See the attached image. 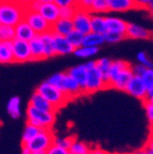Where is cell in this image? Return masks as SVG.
Returning a JSON list of instances; mask_svg holds the SVG:
<instances>
[{"instance_id": "7bdbcfd3", "label": "cell", "mask_w": 153, "mask_h": 154, "mask_svg": "<svg viewBox=\"0 0 153 154\" xmlns=\"http://www.w3.org/2000/svg\"><path fill=\"white\" fill-rule=\"evenodd\" d=\"M145 108H146V113L148 117L150 123L153 122V101H147L145 100Z\"/></svg>"}, {"instance_id": "c3c4849f", "label": "cell", "mask_w": 153, "mask_h": 154, "mask_svg": "<svg viewBox=\"0 0 153 154\" xmlns=\"http://www.w3.org/2000/svg\"><path fill=\"white\" fill-rule=\"evenodd\" d=\"M90 154H109V153L106 152V151H104V150H102V149L96 148V149L90 150Z\"/></svg>"}, {"instance_id": "b9f144b4", "label": "cell", "mask_w": 153, "mask_h": 154, "mask_svg": "<svg viewBox=\"0 0 153 154\" xmlns=\"http://www.w3.org/2000/svg\"><path fill=\"white\" fill-rule=\"evenodd\" d=\"M92 2H93V0H77L75 2V5H76L77 9L85 10V11L89 12Z\"/></svg>"}, {"instance_id": "f1b7e54d", "label": "cell", "mask_w": 153, "mask_h": 154, "mask_svg": "<svg viewBox=\"0 0 153 154\" xmlns=\"http://www.w3.org/2000/svg\"><path fill=\"white\" fill-rule=\"evenodd\" d=\"M20 99L18 96H14L8 103V112L13 119H17L20 117V109H19Z\"/></svg>"}, {"instance_id": "11a10c76", "label": "cell", "mask_w": 153, "mask_h": 154, "mask_svg": "<svg viewBox=\"0 0 153 154\" xmlns=\"http://www.w3.org/2000/svg\"><path fill=\"white\" fill-rule=\"evenodd\" d=\"M85 154H90V151H89V152H87V153H85Z\"/></svg>"}, {"instance_id": "83f0119b", "label": "cell", "mask_w": 153, "mask_h": 154, "mask_svg": "<svg viewBox=\"0 0 153 154\" xmlns=\"http://www.w3.org/2000/svg\"><path fill=\"white\" fill-rule=\"evenodd\" d=\"M98 53V47L95 46H79V47L75 48L73 54H75V56L80 58H88L91 56H94Z\"/></svg>"}, {"instance_id": "9c48e42d", "label": "cell", "mask_w": 153, "mask_h": 154, "mask_svg": "<svg viewBox=\"0 0 153 154\" xmlns=\"http://www.w3.org/2000/svg\"><path fill=\"white\" fill-rule=\"evenodd\" d=\"M109 11L113 12H126L132 10H146L148 8L140 3L138 0H108ZM150 11V10H149Z\"/></svg>"}, {"instance_id": "2e32d148", "label": "cell", "mask_w": 153, "mask_h": 154, "mask_svg": "<svg viewBox=\"0 0 153 154\" xmlns=\"http://www.w3.org/2000/svg\"><path fill=\"white\" fill-rule=\"evenodd\" d=\"M14 29H15V38H19V40H24V41L27 42L30 41L36 34L33 31V29L29 26L28 23L25 19H22L18 24L15 25Z\"/></svg>"}, {"instance_id": "681fc988", "label": "cell", "mask_w": 153, "mask_h": 154, "mask_svg": "<svg viewBox=\"0 0 153 154\" xmlns=\"http://www.w3.org/2000/svg\"><path fill=\"white\" fill-rule=\"evenodd\" d=\"M96 65V61H88V62L85 64V66H86L87 70H89V69H92V67H94Z\"/></svg>"}, {"instance_id": "bcb514c9", "label": "cell", "mask_w": 153, "mask_h": 154, "mask_svg": "<svg viewBox=\"0 0 153 154\" xmlns=\"http://www.w3.org/2000/svg\"><path fill=\"white\" fill-rule=\"evenodd\" d=\"M14 1L16 3H18L20 7L24 8V9H27V8H29L33 3L34 0H14Z\"/></svg>"}, {"instance_id": "5bb4252c", "label": "cell", "mask_w": 153, "mask_h": 154, "mask_svg": "<svg viewBox=\"0 0 153 154\" xmlns=\"http://www.w3.org/2000/svg\"><path fill=\"white\" fill-rule=\"evenodd\" d=\"M133 75L134 74H133V71H132V65H129V66L123 69L117 75V77H116L115 79H114V82H111V85H110V88L124 91L129 82L131 80L132 77H133Z\"/></svg>"}, {"instance_id": "4fadbf2b", "label": "cell", "mask_w": 153, "mask_h": 154, "mask_svg": "<svg viewBox=\"0 0 153 154\" xmlns=\"http://www.w3.org/2000/svg\"><path fill=\"white\" fill-rule=\"evenodd\" d=\"M63 93L67 95V97L70 101H72L75 97L80 96V94H84V91L80 88L78 82L72 76H70L67 72H65L64 76V89H63Z\"/></svg>"}, {"instance_id": "60d3db41", "label": "cell", "mask_w": 153, "mask_h": 154, "mask_svg": "<svg viewBox=\"0 0 153 154\" xmlns=\"http://www.w3.org/2000/svg\"><path fill=\"white\" fill-rule=\"evenodd\" d=\"M137 60L139 61L140 64L145 65V66L149 67V69H152V62L150 61V59H149V57L147 56V54L144 53V51H141V53H139L138 55H137Z\"/></svg>"}, {"instance_id": "d6986e66", "label": "cell", "mask_w": 153, "mask_h": 154, "mask_svg": "<svg viewBox=\"0 0 153 154\" xmlns=\"http://www.w3.org/2000/svg\"><path fill=\"white\" fill-rule=\"evenodd\" d=\"M73 29H74V27H73L72 19L61 18V17H59L55 23L52 24V29H50V30H52L54 33L65 36L69 32L72 31Z\"/></svg>"}, {"instance_id": "680465c9", "label": "cell", "mask_w": 153, "mask_h": 154, "mask_svg": "<svg viewBox=\"0 0 153 154\" xmlns=\"http://www.w3.org/2000/svg\"><path fill=\"white\" fill-rule=\"evenodd\" d=\"M0 45H1V41H0Z\"/></svg>"}, {"instance_id": "6f0895ef", "label": "cell", "mask_w": 153, "mask_h": 154, "mask_svg": "<svg viewBox=\"0 0 153 154\" xmlns=\"http://www.w3.org/2000/svg\"><path fill=\"white\" fill-rule=\"evenodd\" d=\"M2 1H5V0H0V2H2Z\"/></svg>"}, {"instance_id": "484cf974", "label": "cell", "mask_w": 153, "mask_h": 154, "mask_svg": "<svg viewBox=\"0 0 153 154\" xmlns=\"http://www.w3.org/2000/svg\"><path fill=\"white\" fill-rule=\"evenodd\" d=\"M90 27H91V31L92 32H95V33H100V34L105 33L106 32L105 17L91 14Z\"/></svg>"}, {"instance_id": "74e56055", "label": "cell", "mask_w": 153, "mask_h": 154, "mask_svg": "<svg viewBox=\"0 0 153 154\" xmlns=\"http://www.w3.org/2000/svg\"><path fill=\"white\" fill-rule=\"evenodd\" d=\"M103 38L104 41L107 42V43H117L120 42L122 40H125V34H121V33H116V32H110V31H106L105 33H103Z\"/></svg>"}, {"instance_id": "7dc6e473", "label": "cell", "mask_w": 153, "mask_h": 154, "mask_svg": "<svg viewBox=\"0 0 153 154\" xmlns=\"http://www.w3.org/2000/svg\"><path fill=\"white\" fill-rule=\"evenodd\" d=\"M139 2L142 3L144 5H146L149 10H152V5H153V0H138Z\"/></svg>"}, {"instance_id": "1f68e13d", "label": "cell", "mask_w": 153, "mask_h": 154, "mask_svg": "<svg viewBox=\"0 0 153 154\" xmlns=\"http://www.w3.org/2000/svg\"><path fill=\"white\" fill-rule=\"evenodd\" d=\"M67 40L70 42V44L73 46L74 48H77L79 46H81L83 44V38H84V34L81 33V32L77 31L75 29H73L72 31L69 32V33L65 35Z\"/></svg>"}, {"instance_id": "8d00e7d4", "label": "cell", "mask_w": 153, "mask_h": 154, "mask_svg": "<svg viewBox=\"0 0 153 154\" xmlns=\"http://www.w3.org/2000/svg\"><path fill=\"white\" fill-rule=\"evenodd\" d=\"M76 5H64V7H59V17L61 18H69L72 19L76 12Z\"/></svg>"}, {"instance_id": "4316f807", "label": "cell", "mask_w": 153, "mask_h": 154, "mask_svg": "<svg viewBox=\"0 0 153 154\" xmlns=\"http://www.w3.org/2000/svg\"><path fill=\"white\" fill-rule=\"evenodd\" d=\"M110 63H111V60L108 58H102V59L96 61V67L102 74L104 84H105V89L108 88V71H109Z\"/></svg>"}, {"instance_id": "9a60e30c", "label": "cell", "mask_w": 153, "mask_h": 154, "mask_svg": "<svg viewBox=\"0 0 153 154\" xmlns=\"http://www.w3.org/2000/svg\"><path fill=\"white\" fill-rule=\"evenodd\" d=\"M54 48H55L56 56L73 54L75 49L64 35H60L57 33H54Z\"/></svg>"}, {"instance_id": "ffe728a7", "label": "cell", "mask_w": 153, "mask_h": 154, "mask_svg": "<svg viewBox=\"0 0 153 154\" xmlns=\"http://www.w3.org/2000/svg\"><path fill=\"white\" fill-rule=\"evenodd\" d=\"M105 25L106 31L125 34L127 23L123 19L118 18V17H105Z\"/></svg>"}, {"instance_id": "3957f363", "label": "cell", "mask_w": 153, "mask_h": 154, "mask_svg": "<svg viewBox=\"0 0 153 154\" xmlns=\"http://www.w3.org/2000/svg\"><path fill=\"white\" fill-rule=\"evenodd\" d=\"M36 92L40 93L44 99L47 100L50 104H53L58 110L62 106H64L67 102H70V100L67 99V95L63 92L58 90L56 87H54L53 85H50L48 82H42L36 88Z\"/></svg>"}, {"instance_id": "ab89813d", "label": "cell", "mask_w": 153, "mask_h": 154, "mask_svg": "<svg viewBox=\"0 0 153 154\" xmlns=\"http://www.w3.org/2000/svg\"><path fill=\"white\" fill-rule=\"evenodd\" d=\"M67 152H69V150L63 149V148L59 147L57 144L53 143L47 150H46L45 153L46 154H67Z\"/></svg>"}, {"instance_id": "7c38bea8", "label": "cell", "mask_w": 153, "mask_h": 154, "mask_svg": "<svg viewBox=\"0 0 153 154\" xmlns=\"http://www.w3.org/2000/svg\"><path fill=\"white\" fill-rule=\"evenodd\" d=\"M124 91H126L127 93L135 96L137 99L145 100L147 90H146V87H145L144 82L141 80L140 76H138V75H133V77H132L131 80L129 82V84H127Z\"/></svg>"}, {"instance_id": "8fae6325", "label": "cell", "mask_w": 153, "mask_h": 154, "mask_svg": "<svg viewBox=\"0 0 153 154\" xmlns=\"http://www.w3.org/2000/svg\"><path fill=\"white\" fill-rule=\"evenodd\" d=\"M125 38H133V40H151L152 31L136 24L127 23L126 30H125Z\"/></svg>"}, {"instance_id": "603a6c76", "label": "cell", "mask_w": 153, "mask_h": 154, "mask_svg": "<svg viewBox=\"0 0 153 154\" xmlns=\"http://www.w3.org/2000/svg\"><path fill=\"white\" fill-rule=\"evenodd\" d=\"M129 65H131V63L126 62V61L123 60H116L111 61L109 66V71H108V88H110V85L114 82L117 75L121 72L123 69L127 67Z\"/></svg>"}, {"instance_id": "e0dca14e", "label": "cell", "mask_w": 153, "mask_h": 154, "mask_svg": "<svg viewBox=\"0 0 153 154\" xmlns=\"http://www.w3.org/2000/svg\"><path fill=\"white\" fill-rule=\"evenodd\" d=\"M28 43H29V47H30V53H31V60L32 61H38V60L46 59L45 55H44L43 44H42V41H41L40 34H36Z\"/></svg>"}, {"instance_id": "8992f818", "label": "cell", "mask_w": 153, "mask_h": 154, "mask_svg": "<svg viewBox=\"0 0 153 154\" xmlns=\"http://www.w3.org/2000/svg\"><path fill=\"white\" fill-rule=\"evenodd\" d=\"M103 89H105V84H104L102 74L98 70L96 65L94 67H92V69L87 70V79L84 93L92 94Z\"/></svg>"}, {"instance_id": "ac0fdd59", "label": "cell", "mask_w": 153, "mask_h": 154, "mask_svg": "<svg viewBox=\"0 0 153 154\" xmlns=\"http://www.w3.org/2000/svg\"><path fill=\"white\" fill-rule=\"evenodd\" d=\"M29 105L33 106V107H36L38 109H41V110L50 111V112H55V113L58 111V109L56 108L53 104H50L47 100L44 99L43 96L41 95L40 93H38L36 91L32 94Z\"/></svg>"}, {"instance_id": "d4e9b609", "label": "cell", "mask_w": 153, "mask_h": 154, "mask_svg": "<svg viewBox=\"0 0 153 154\" xmlns=\"http://www.w3.org/2000/svg\"><path fill=\"white\" fill-rule=\"evenodd\" d=\"M105 43L103 38V34L95 33V32L90 31L89 33L84 34V38H83V46H95L98 47L100 45Z\"/></svg>"}, {"instance_id": "836d02e7", "label": "cell", "mask_w": 153, "mask_h": 154, "mask_svg": "<svg viewBox=\"0 0 153 154\" xmlns=\"http://www.w3.org/2000/svg\"><path fill=\"white\" fill-rule=\"evenodd\" d=\"M41 130H42V128H36V126L30 124V123H27L26 128H25V131H24V134H23V144H26L27 142L30 141Z\"/></svg>"}, {"instance_id": "7a4b0ae2", "label": "cell", "mask_w": 153, "mask_h": 154, "mask_svg": "<svg viewBox=\"0 0 153 154\" xmlns=\"http://www.w3.org/2000/svg\"><path fill=\"white\" fill-rule=\"evenodd\" d=\"M27 123H30L39 128H52L56 120L55 112L41 110L31 105H29L27 108Z\"/></svg>"}, {"instance_id": "4dcf8cb0", "label": "cell", "mask_w": 153, "mask_h": 154, "mask_svg": "<svg viewBox=\"0 0 153 154\" xmlns=\"http://www.w3.org/2000/svg\"><path fill=\"white\" fill-rule=\"evenodd\" d=\"M109 12V8H108V0H93V2L91 5L90 14L93 13H106Z\"/></svg>"}, {"instance_id": "9f6ffc18", "label": "cell", "mask_w": 153, "mask_h": 154, "mask_svg": "<svg viewBox=\"0 0 153 154\" xmlns=\"http://www.w3.org/2000/svg\"><path fill=\"white\" fill-rule=\"evenodd\" d=\"M123 154H133V153H123Z\"/></svg>"}, {"instance_id": "e575fe53", "label": "cell", "mask_w": 153, "mask_h": 154, "mask_svg": "<svg viewBox=\"0 0 153 154\" xmlns=\"http://www.w3.org/2000/svg\"><path fill=\"white\" fill-rule=\"evenodd\" d=\"M144 82L145 87H146L147 91H152L153 90V70L147 67L144 72L141 73V75H139Z\"/></svg>"}, {"instance_id": "cb8c5ba5", "label": "cell", "mask_w": 153, "mask_h": 154, "mask_svg": "<svg viewBox=\"0 0 153 154\" xmlns=\"http://www.w3.org/2000/svg\"><path fill=\"white\" fill-rule=\"evenodd\" d=\"M14 62L12 51V41H3L0 45V63Z\"/></svg>"}, {"instance_id": "db71d44e", "label": "cell", "mask_w": 153, "mask_h": 154, "mask_svg": "<svg viewBox=\"0 0 153 154\" xmlns=\"http://www.w3.org/2000/svg\"><path fill=\"white\" fill-rule=\"evenodd\" d=\"M67 154H74V153H73V152H71V151H69V152H67Z\"/></svg>"}, {"instance_id": "f35d334b", "label": "cell", "mask_w": 153, "mask_h": 154, "mask_svg": "<svg viewBox=\"0 0 153 154\" xmlns=\"http://www.w3.org/2000/svg\"><path fill=\"white\" fill-rule=\"evenodd\" d=\"M75 140L74 137H65V138H55L54 139V143L59 146V147L63 148V149L69 150L72 142Z\"/></svg>"}, {"instance_id": "ee69618b", "label": "cell", "mask_w": 153, "mask_h": 154, "mask_svg": "<svg viewBox=\"0 0 153 154\" xmlns=\"http://www.w3.org/2000/svg\"><path fill=\"white\" fill-rule=\"evenodd\" d=\"M133 154H153V147H152V142H151V139H150V143H149V146L147 144V146H145L142 149L140 150H137L135 153Z\"/></svg>"}, {"instance_id": "6da1fadb", "label": "cell", "mask_w": 153, "mask_h": 154, "mask_svg": "<svg viewBox=\"0 0 153 154\" xmlns=\"http://www.w3.org/2000/svg\"><path fill=\"white\" fill-rule=\"evenodd\" d=\"M25 9L14 0H5L0 2V24L15 26L24 19Z\"/></svg>"}, {"instance_id": "44dd1931", "label": "cell", "mask_w": 153, "mask_h": 154, "mask_svg": "<svg viewBox=\"0 0 153 154\" xmlns=\"http://www.w3.org/2000/svg\"><path fill=\"white\" fill-rule=\"evenodd\" d=\"M40 36H41L42 44H43L45 58L47 59V58L55 57L56 53H55V48H54V32L52 30H49V31L41 33Z\"/></svg>"}, {"instance_id": "ba28073f", "label": "cell", "mask_w": 153, "mask_h": 154, "mask_svg": "<svg viewBox=\"0 0 153 154\" xmlns=\"http://www.w3.org/2000/svg\"><path fill=\"white\" fill-rule=\"evenodd\" d=\"M12 51L14 62H27L31 61V53L29 43L24 40L14 38L12 40Z\"/></svg>"}, {"instance_id": "91938a15", "label": "cell", "mask_w": 153, "mask_h": 154, "mask_svg": "<svg viewBox=\"0 0 153 154\" xmlns=\"http://www.w3.org/2000/svg\"><path fill=\"white\" fill-rule=\"evenodd\" d=\"M76 1H77V0H75V2H76Z\"/></svg>"}, {"instance_id": "30bf717a", "label": "cell", "mask_w": 153, "mask_h": 154, "mask_svg": "<svg viewBox=\"0 0 153 154\" xmlns=\"http://www.w3.org/2000/svg\"><path fill=\"white\" fill-rule=\"evenodd\" d=\"M90 17L91 14L85 10L77 9L74 16L72 18L73 27L75 30L81 32L83 34H87L91 31L90 27Z\"/></svg>"}, {"instance_id": "f6af8a7d", "label": "cell", "mask_w": 153, "mask_h": 154, "mask_svg": "<svg viewBox=\"0 0 153 154\" xmlns=\"http://www.w3.org/2000/svg\"><path fill=\"white\" fill-rule=\"evenodd\" d=\"M54 2H55L58 7H64V5H75V0H54Z\"/></svg>"}, {"instance_id": "5b68a950", "label": "cell", "mask_w": 153, "mask_h": 154, "mask_svg": "<svg viewBox=\"0 0 153 154\" xmlns=\"http://www.w3.org/2000/svg\"><path fill=\"white\" fill-rule=\"evenodd\" d=\"M24 19L28 23V25L33 29L36 34H41L43 32L49 31L52 29V24L46 20L38 11L33 10L32 8L25 9Z\"/></svg>"}, {"instance_id": "f5cc1de1", "label": "cell", "mask_w": 153, "mask_h": 154, "mask_svg": "<svg viewBox=\"0 0 153 154\" xmlns=\"http://www.w3.org/2000/svg\"><path fill=\"white\" fill-rule=\"evenodd\" d=\"M31 154H46L45 151H40V152H31Z\"/></svg>"}, {"instance_id": "d6a6232c", "label": "cell", "mask_w": 153, "mask_h": 154, "mask_svg": "<svg viewBox=\"0 0 153 154\" xmlns=\"http://www.w3.org/2000/svg\"><path fill=\"white\" fill-rule=\"evenodd\" d=\"M64 76H65V72L64 73H56L53 76H50L48 78L47 82L50 85H53L54 87H56L58 90H60L61 92H63L64 89Z\"/></svg>"}, {"instance_id": "52a82bcc", "label": "cell", "mask_w": 153, "mask_h": 154, "mask_svg": "<svg viewBox=\"0 0 153 154\" xmlns=\"http://www.w3.org/2000/svg\"><path fill=\"white\" fill-rule=\"evenodd\" d=\"M29 8L38 11L49 24H53L59 18V7L55 2H36L33 1Z\"/></svg>"}, {"instance_id": "d590c367", "label": "cell", "mask_w": 153, "mask_h": 154, "mask_svg": "<svg viewBox=\"0 0 153 154\" xmlns=\"http://www.w3.org/2000/svg\"><path fill=\"white\" fill-rule=\"evenodd\" d=\"M69 151L73 152L74 154H85V153H87V152L90 151V148H89L88 144L85 143V142H80V141L74 140V141L72 142V144H71Z\"/></svg>"}, {"instance_id": "f907efd6", "label": "cell", "mask_w": 153, "mask_h": 154, "mask_svg": "<svg viewBox=\"0 0 153 154\" xmlns=\"http://www.w3.org/2000/svg\"><path fill=\"white\" fill-rule=\"evenodd\" d=\"M22 154H31V152L29 151L28 149H27L25 146H23V152H22Z\"/></svg>"}, {"instance_id": "7402d4cb", "label": "cell", "mask_w": 153, "mask_h": 154, "mask_svg": "<svg viewBox=\"0 0 153 154\" xmlns=\"http://www.w3.org/2000/svg\"><path fill=\"white\" fill-rule=\"evenodd\" d=\"M67 73L70 76H72L73 78L78 82L80 88L83 89V91H85V86H86V79H87V69H86V66H85V64L77 65V66L72 67V69H70Z\"/></svg>"}, {"instance_id": "f546056e", "label": "cell", "mask_w": 153, "mask_h": 154, "mask_svg": "<svg viewBox=\"0 0 153 154\" xmlns=\"http://www.w3.org/2000/svg\"><path fill=\"white\" fill-rule=\"evenodd\" d=\"M15 38L14 26L0 24V41H12Z\"/></svg>"}, {"instance_id": "816d5d0a", "label": "cell", "mask_w": 153, "mask_h": 154, "mask_svg": "<svg viewBox=\"0 0 153 154\" xmlns=\"http://www.w3.org/2000/svg\"><path fill=\"white\" fill-rule=\"evenodd\" d=\"M36 2H53L54 0H34Z\"/></svg>"}, {"instance_id": "277c9868", "label": "cell", "mask_w": 153, "mask_h": 154, "mask_svg": "<svg viewBox=\"0 0 153 154\" xmlns=\"http://www.w3.org/2000/svg\"><path fill=\"white\" fill-rule=\"evenodd\" d=\"M54 139L55 136L50 128H42L30 141L23 146H25L30 152L46 151L54 143Z\"/></svg>"}]
</instances>
